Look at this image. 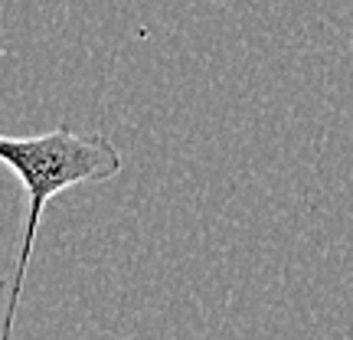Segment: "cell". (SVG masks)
Masks as SVG:
<instances>
[{
  "label": "cell",
  "mask_w": 353,
  "mask_h": 340,
  "mask_svg": "<svg viewBox=\"0 0 353 340\" xmlns=\"http://www.w3.org/2000/svg\"><path fill=\"white\" fill-rule=\"evenodd\" d=\"M0 161L20 177L26 190V223H23V246L17 255V275L10 285V304H7V324H3V337L10 340L13 317H17V304L23 294L26 268L33 259V246H37L39 219L43 210L52 197H59L63 190L79 187V183H105L112 180L125 157L112 141L99 134V131H72L69 125H59L56 131H46L39 138H0Z\"/></svg>",
  "instance_id": "1"
}]
</instances>
